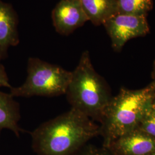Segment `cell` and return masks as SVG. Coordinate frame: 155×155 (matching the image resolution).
<instances>
[{
    "mask_svg": "<svg viewBox=\"0 0 155 155\" xmlns=\"http://www.w3.org/2000/svg\"><path fill=\"white\" fill-rule=\"evenodd\" d=\"M100 134V126L74 109L43 123L31 133L39 155H73Z\"/></svg>",
    "mask_w": 155,
    "mask_h": 155,
    "instance_id": "1",
    "label": "cell"
},
{
    "mask_svg": "<svg viewBox=\"0 0 155 155\" xmlns=\"http://www.w3.org/2000/svg\"><path fill=\"white\" fill-rule=\"evenodd\" d=\"M155 98V85L152 82L138 90L121 88L112 97L100 121V134L104 147L124 134L136 129Z\"/></svg>",
    "mask_w": 155,
    "mask_h": 155,
    "instance_id": "2",
    "label": "cell"
},
{
    "mask_svg": "<svg viewBox=\"0 0 155 155\" xmlns=\"http://www.w3.org/2000/svg\"><path fill=\"white\" fill-rule=\"evenodd\" d=\"M65 94L71 108L101 121L112 95L105 79L95 70L88 51L82 54L72 71Z\"/></svg>",
    "mask_w": 155,
    "mask_h": 155,
    "instance_id": "3",
    "label": "cell"
},
{
    "mask_svg": "<svg viewBox=\"0 0 155 155\" xmlns=\"http://www.w3.org/2000/svg\"><path fill=\"white\" fill-rule=\"evenodd\" d=\"M72 71L38 58L31 57L27 63V77L17 87L10 89L13 97L33 96L54 97L66 94Z\"/></svg>",
    "mask_w": 155,
    "mask_h": 155,
    "instance_id": "4",
    "label": "cell"
},
{
    "mask_svg": "<svg viewBox=\"0 0 155 155\" xmlns=\"http://www.w3.org/2000/svg\"><path fill=\"white\" fill-rule=\"evenodd\" d=\"M103 25L109 36L111 47L120 52L129 40L143 37L150 33L147 17L117 13L104 22Z\"/></svg>",
    "mask_w": 155,
    "mask_h": 155,
    "instance_id": "5",
    "label": "cell"
},
{
    "mask_svg": "<svg viewBox=\"0 0 155 155\" xmlns=\"http://www.w3.org/2000/svg\"><path fill=\"white\" fill-rule=\"evenodd\" d=\"M56 31L68 36L89 21L79 0H61L52 12Z\"/></svg>",
    "mask_w": 155,
    "mask_h": 155,
    "instance_id": "6",
    "label": "cell"
},
{
    "mask_svg": "<svg viewBox=\"0 0 155 155\" xmlns=\"http://www.w3.org/2000/svg\"><path fill=\"white\" fill-rule=\"evenodd\" d=\"M105 148L111 155H148L155 152V139L137 128L112 141Z\"/></svg>",
    "mask_w": 155,
    "mask_h": 155,
    "instance_id": "7",
    "label": "cell"
},
{
    "mask_svg": "<svg viewBox=\"0 0 155 155\" xmlns=\"http://www.w3.org/2000/svg\"><path fill=\"white\" fill-rule=\"evenodd\" d=\"M18 22L12 6L0 0V61L6 58L11 46H16L20 42Z\"/></svg>",
    "mask_w": 155,
    "mask_h": 155,
    "instance_id": "8",
    "label": "cell"
},
{
    "mask_svg": "<svg viewBox=\"0 0 155 155\" xmlns=\"http://www.w3.org/2000/svg\"><path fill=\"white\" fill-rule=\"evenodd\" d=\"M13 98L10 93L0 91V130L9 129L18 136L23 131L18 125L20 107Z\"/></svg>",
    "mask_w": 155,
    "mask_h": 155,
    "instance_id": "9",
    "label": "cell"
},
{
    "mask_svg": "<svg viewBox=\"0 0 155 155\" xmlns=\"http://www.w3.org/2000/svg\"><path fill=\"white\" fill-rule=\"evenodd\" d=\"M83 11L95 25H103L118 13L116 0H79Z\"/></svg>",
    "mask_w": 155,
    "mask_h": 155,
    "instance_id": "10",
    "label": "cell"
},
{
    "mask_svg": "<svg viewBox=\"0 0 155 155\" xmlns=\"http://www.w3.org/2000/svg\"><path fill=\"white\" fill-rule=\"evenodd\" d=\"M118 13L147 17L153 7V0H116Z\"/></svg>",
    "mask_w": 155,
    "mask_h": 155,
    "instance_id": "11",
    "label": "cell"
},
{
    "mask_svg": "<svg viewBox=\"0 0 155 155\" xmlns=\"http://www.w3.org/2000/svg\"><path fill=\"white\" fill-rule=\"evenodd\" d=\"M137 128L155 139V107L153 104L145 113Z\"/></svg>",
    "mask_w": 155,
    "mask_h": 155,
    "instance_id": "12",
    "label": "cell"
},
{
    "mask_svg": "<svg viewBox=\"0 0 155 155\" xmlns=\"http://www.w3.org/2000/svg\"><path fill=\"white\" fill-rule=\"evenodd\" d=\"M73 155H111L105 147L98 148L94 146H84Z\"/></svg>",
    "mask_w": 155,
    "mask_h": 155,
    "instance_id": "13",
    "label": "cell"
},
{
    "mask_svg": "<svg viewBox=\"0 0 155 155\" xmlns=\"http://www.w3.org/2000/svg\"><path fill=\"white\" fill-rule=\"evenodd\" d=\"M0 87H6L11 89V85L9 82V78L8 77L4 67L0 63Z\"/></svg>",
    "mask_w": 155,
    "mask_h": 155,
    "instance_id": "14",
    "label": "cell"
},
{
    "mask_svg": "<svg viewBox=\"0 0 155 155\" xmlns=\"http://www.w3.org/2000/svg\"><path fill=\"white\" fill-rule=\"evenodd\" d=\"M152 77L153 78V80H155V60L153 66V71L152 72Z\"/></svg>",
    "mask_w": 155,
    "mask_h": 155,
    "instance_id": "15",
    "label": "cell"
},
{
    "mask_svg": "<svg viewBox=\"0 0 155 155\" xmlns=\"http://www.w3.org/2000/svg\"><path fill=\"white\" fill-rule=\"evenodd\" d=\"M148 155H155V152H153V153H150V154Z\"/></svg>",
    "mask_w": 155,
    "mask_h": 155,
    "instance_id": "16",
    "label": "cell"
},
{
    "mask_svg": "<svg viewBox=\"0 0 155 155\" xmlns=\"http://www.w3.org/2000/svg\"><path fill=\"white\" fill-rule=\"evenodd\" d=\"M153 105L155 106V100H154V101H153Z\"/></svg>",
    "mask_w": 155,
    "mask_h": 155,
    "instance_id": "17",
    "label": "cell"
},
{
    "mask_svg": "<svg viewBox=\"0 0 155 155\" xmlns=\"http://www.w3.org/2000/svg\"><path fill=\"white\" fill-rule=\"evenodd\" d=\"M152 82H153V83H154V84H155V80H153V81H152Z\"/></svg>",
    "mask_w": 155,
    "mask_h": 155,
    "instance_id": "18",
    "label": "cell"
}]
</instances>
